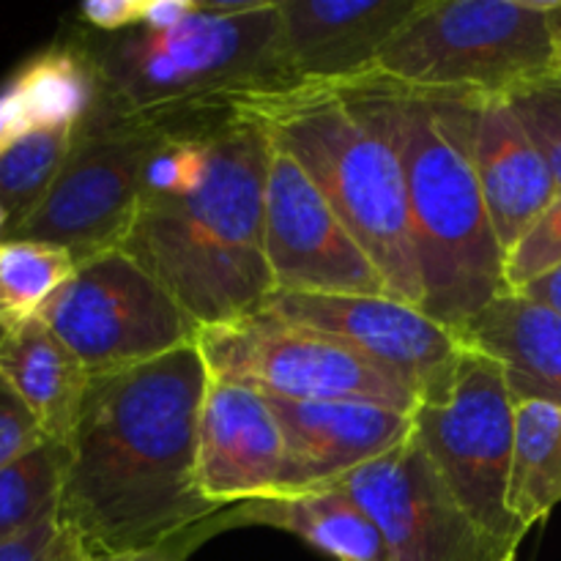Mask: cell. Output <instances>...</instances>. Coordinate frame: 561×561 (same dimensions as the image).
Instances as JSON below:
<instances>
[{"label":"cell","mask_w":561,"mask_h":561,"mask_svg":"<svg viewBox=\"0 0 561 561\" xmlns=\"http://www.w3.org/2000/svg\"><path fill=\"white\" fill-rule=\"evenodd\" d=\"M203 524L186 529L181 535L168 537L146 548H129V551H88V561H192V553L206 542Z\"/></svg>","instance_id":"28"},{"label":"cell","mask_w":561,"mask_h":561,"mask_svg":"<svg viewBox=\"0 0 561 561\" xmlns=\"http://www.w3.org/2000/svg\"><path fill=\"white\" fill-rule=\"evenodd\" d=\"M82 362L88 376L140 367L195 343L197 323L126 250L77 263V272L38 312Z\"/></svg>","instance_id":"9"},{"label":"cell","mask_w":561,"mask_h":561,"mask_svg":"<svg viewBox=\"0 0 561 561\" xmlns=\"http://www.w3.org/2000/svg\"><path fill=\"white\" fill-rule=\"evenodd\" d=\"M283 427L261 392L208 381L197 425V485L217 507L283 496Z\"/></svg>","instance_id":"14"},{"label":"cell","mask_w":561,"mask_h":561,"mask_svg":"<svg viewBox=\"0 0 561 561\" xmlns=\"http://www.w3.org/2000/svg\"><path fill=\"white\" fill-rule=\"evenodd\" d=\"M263 241L274 288L283 294L392 296L310 175L277 146L268 162Z\"/></svg>","instance_id":"13"},{"label":"cell","mask_w":561,"mask_h":561,"mask_svg":"<svg viewBox=\"0 0 561 561\" xmlns=\"http://www.w3.org/2000/svg\"><path fill=\"white\" fill-rule=\"evenodd\" d=\"M348 88L387 131L403 168L422 310L460 334L504 294L507 257L471 159V96L411 91L376 71Z\"/></svg>","instance_id":"2"},{"label":"cell","mask_w":561,"mask_h":561,"mask_svg":"<svg viewBox=\"0 0 561 561\" xmlns=\"http://www.w3.org/2000/svg\"><path fill=\"white\" fill-rule=\"evenodd\" d=\"M0 376L36 416L44 438L69 447L91 376L42 318L0 332Z\"/></svg>","instance_id":"20"},{"label":"cell","mask_w":561,"mask_h":561,"mask_svg":"<svg viewBox=\"0 0 561 561\" xmlns=\"http://www.w3.org/2000/svg\"><path fill=\"white\" fill-rule=\"evenodd\" d=\"M142 0H88L80 5V20L96 33H121L140 27Z\"/></svg>","instance_id":"29"},{"label":"cell","mask_w":561,"mask_h":561,"mask_svg":"<svg viewBox=\"0 0 561 561\" xmlns=\"http://www.w3.org/2000/svg\"><path fill=\"white\" fill-rule=\"evenodd\" d=\"M507 561H515V557H510V559H507Z\"/></svg>","instance_id":"37"},{"label":"cell","mask_w":561,"mask_h":561,"mask_svg":"<svg viewBox=\"0 0 561 561\" xmlns=\"http://www.w3.org/2000/svg\"><path fill=\"white\" fill-rule=\"evenodd\" d=\"M42 442L47 438H44L36 416L11 389V383L0 376V469L31 453Z\"/></svg>","instance_id":"27"},{"label":"cell","mask_w":561,"mask_h":561,"mask_svg":"<svg viewBox=\"0 0 561 561\" xmlns=\"http://www.w3.org/2000/svg\"><path fill=\"white\" fill-rule=\"evenodd\" d=\"M197 0H142L140 27L146 31H170L195 11Z\"/></svg>","instance_id":"32"},{"label":"cell","mask_w":561,"mask_h":561,"mask_svg":"<svg viewBox=\"0 0 561 561\" xmlns=\"http://www.w3.org/2000/svg\"><path fill=\"white\" fill-rule=\"evenodd\" d=\"M557 266H561V192L504 257V290L520 294Z\"/></svg>","instance_id":"26"},{"label":"cell","mask_w":561,"mask_h":561,"mask_svg":"<svg viewBox=\"0 0 561 561\" xmlns=\"http://www.w3.org/2000/svg\"><path fill=\"white\" fill-rule=\"evenodd\" d=\"M272 148L257 124L219 121L208 135L206 173L173 195L142 197L121 247L197 327L252 316L277 290L263 241Z\"/></svg>","instance_id":"3"},{"label":"cell","mask_w":561,"mask_h":561,"mask_svg":"<svg viewBox=\"0 0 561 561\" xmlns=\"http://www.w3.org/2000/svg\"><path fill=\"white\" fill-rule=\"evenodd\" d=\"M548 25H551L553 53H557V75H561V0H548Z\"/></svg>","instance_id":"35"},{"label":"cell","mask_w":561,"mask_h":561,"mask_svg":"<svg viewBox=\"0 0 561 561\" xmlns=\"http://www.w3.org/2000/svg\"><path fill=\"white\" fill-rule=\"evenodd\" d=\"M411 420L416 438L471 520L493 540L518 548L529 531L507 510L515 400L502 367L471 348L447 400L420 403Z\"/></svg>","instance_id":"10"},{"label":"cell","mask_w":561,"mask_h":561,"mask_svg":"<svg viewBox=\"0 0 561 561\" xmlns=\"http://www.w3.org/2000/svg\"><path fill=\"white\" fill-rule=\"evenodd\" d=\"M471 159L507 255L559 197L557 179L507 96H471Z\"/></svg>","instance_id":"17"},{"label":"cell","mask_w":561,"mask_h":561,"mask_svg":"<svg viewBox=\"0 0 561 561\" xmlns=\"http://www.w3.org/2000/svg\"><path fill=\"white\" fill-rule=\"evenodd\" d=\"M159 129L118 118L96 102L75 126L69 157L42 201L3 239L64 247L77 263L121 250L142 201V175Z\"/></svg>","instance_id":"8"},{"label":"cell","mask_w":561,"mask_h":561,"mask_svg":"<svg viewBox=\"0 0 561 561\" xmlns=\"http://www.w3.org/2000/svg\"><path fill=\"white\" fill-rule=\"evenodd\" d=\"M263 310L299 327L345 340L414 389L420 403H442L453 392L469 345L422 307L394 296H323L274 290Z\"/></svg>","instance_id":"12"},{"label":"cell","mask_w":561,"mask_h":561,"mask_svg":"<svg viewBox=\"0 0 561 561\" xmlns=\"http://www.w3.org/2000/svg\"><path fill=\"white\" fill-rule=\"evenodd\" d=\"M55 531H58V515H49L31 531L0 546V561H47Z\"/></svg>","instance_id":"30"},{"label":"cell","mask_w":561,"mask_h":561,"mask_svg":"<svg viewBox=\"0 0 561 561\" xmlns=\"http://www.w3.org/2000/svg\"><path fill=\"white\" fill-rule=\"evenodd\" d=\"M69 250L44 241H0V332L31 321L75 277Z\"/></svg>","instance_id":"22"},{"label":"cell","mask_w":561,"mask_h":561,"mask_svg":"<svg viewBox=\"0 0 561 561\" xmlns=\"http://www.w3.org/2000/svg\"><path fill=\"white\" fill-rule=\"evenodd\" d=\"M47 561H88V546L71 526L58 520V531H55V540L49 546Z\"/></svg>","instance_id":"33"},{"label":"cell","mask_w":561,"mask_h":561,"mask_svg":"<svg viewBox=\"0 0 561 561\" xmlns=\"http://www.w3.org/2000/svg\"><path fill=\"white\" fill-rule=\"evenodd\" d=\"M381 531L392 561H507L518 548L493 540L460 507L416 433L337 482Z\"/></svg>","instance_id":"11"},{"label":"cell","mask_w":561,"mask_h":561,"mask_svg":"<svg viewBox=\"0 0 561 561\" xmlns=\"http://www.w3.org/2000/svg\"><path fill=\"white\" fill-rule=\"evenodd\" d=\"M466 345L496 362L515 403L561 409V316L520 294H499L460 332Z\"/></svg>","instance_id":"18"},{"label":"cell","mask_w":561,"mask_h":561,"mask_svg":"<svg viewBox=\"0 0 561 561\" xmlns=\"http://www.w3.org/2000/svg\"><path fill=\"white\" fill-rule=\"evenodd\" d=\"M33 131L36 129H33L25 107L20 104L16 93L5 85L0 91V153H5L11 146H16L22 137L33 135Z\"/></svg>","instance_id":"31"},{"label":"cell","mask_w":561,"mask_h":561,"mask_svg":"<svg viewBox=\"0 0 561 561\" xmlns=\"http://www.w3.org/2000/svg\"><path fill=\"white\" fill-rule=\"evenodd\" d=\"M69 447L42 442L0 469V546L58 515Z\"/></svg>","instance_id":"23"},{"label":"cell","mask_w":561,"mask_h":561,"mask_svg":"<svg viewBox=\"0 0 561 561\" xmlns=\"http://www.w3.org/2000/svg\"><path fill=\"white\" fill-rule=\"evenodd\" d=\"M236 526H272L299 537L334 561H392L370 515L343 488L233 504L203 524L208 540Z\"/></svg>","instance_id":"19"},{"label":"cell","mask_w":561,"mask_h":561,"mask_svg":"<svg viewBox=\"0 0 561 561\" xmlns=\"http://www.w3.org/2000/svg\"><path fill=\"white\" fill-rule=\"evenodd\" d=\"M422 0H277L283 53L296 82L373 75L383 44Z\"/></svg>","instance_id":"16"},{"label":"cell","mask_w":561,"mask_h":561,"mask_svg":"<svg viewBox=\"0 0 561 561\" xmlns=\"http://www.w3.org/2000/svg\"><path fill=\"white\" fill-rule=\"evenodd\" d=\"M75 47L96 77L99 104L153 129L230 118L225 102L236 93L296 82L277 0L197 3L170 31H93Z\"/></svg>","instance_id":"4"},{"label":"cell","mask_w":561,"mask_h":561,"mask_svg":"<svg viewBox=\"0 0 561 561\" xmlns=\"http://www.w3.org/2000/svg\"><path fill=\"white\" fill-rule=\"evenodd\" d=\"M520 296H526V299L531 301H540V305L551 307L553 312L561 316V266L542 274V277L535 279L531 285H526V288L520 290Z\"/></svg>","instance_id":"34"},{"label":"cell","mask_w":561,"mask_h":561,"mask_svg":"<svg viewBox=\"0 0 561 561\" xmlns=\"http://www.w3.org/2000/svg\"><path fill=\"white\" fill-rule=\"evenodd\" d=\"M507 102L546 157L561 192V75L542 77L518 88L510 93Z\"/></svg>","instance_id":"25"},{"label":"cell","mask_w":561,"mask_h":561,"mask_svg":"<svg viewBox=\"0 0 561 561\" xmlns=\"http://www.w3.org/2000/svg\"><path fill=\"white\" fill-rule=\"evenodd\" d=\"M71 140L75 126L38 129L0 153V206L11 214V222L42 201L69 157Z\"/></svg>","instance_id":"24"},{"label":"cell","mask_w":561,"mask_h":561,"mask_svg":"<svg viewBox=\"0 0 561 561\" xmlns=\"http://www.w3.org/2000/svg\"><path fill=\"white\" fill-rule=\"evenodd\" d=\"M195 345L214 381L285 400H356L414 416V389L345 340L268 310L201 327Z\"/></svg>","instance_id":"7"},{"label":"cell","mask_w":561,"mask_h":561,"mask_svg":"<svg viewBox=\"0 0 561 561\" xmlns=\"http://www.w3.org/2000/svg\"><path fill=\"white\" fill-rule=\"evenodd\" d=\"M225 110L230 118L257 124L272 146L290 153L376 263L389 294L422 307L403 168L348 82H288L236 93Z\"/></svg>","instance_id":"5"},{"label":"cell","mask_w":561,"mask_h":561,"mask_svg":"<svg viewBox=\"0 0 561 561\" xmlns=\"http://www.w3.org/2000/svg\"><path fill=\"white\" fill-rule=\"evenodd\" d=\"M561 504V409L540 400L515 403V442L507 510L526 531Z\"/></svg>","instance_id":"21"},{"label":"cell","mask_w":561,"mask_h":561,"mask_svg":"<svg viewBox=\"0 0 561 561\" xmlns=\"http://www.w3.org/2000/svg\"><path fill=\"white\" fill-rule=\"evenodd\" d=\"M208 381L195 343L91 378L58 504L88 551L146 548L222 513L197 485Z\"/></svg>","instance_id":"1"},{"label":"cell","mask_w":561,"mask_h":561,"mask_svg":"<svg viewBox=\"0 0 561 561\" xmlns=\"http://www.w3.org/2000/svg\"><path fill=\"white\" fill-rule=\"evenodd\" d=\"M9 225H11V214L5 211L3 206H0V241H3V236H5V230H9Z\"/></svg>","instance_id":"36"},{"label":"cell","mask_w":561,"mask_h":561,"mask_svg":"<svg viewBox=\"0 0 561 561\" xmlns=\"http://www.w3.org/2000/svg\"><path fill=\"white\" fill-rule=\"evenodd\" d=\"M373 71L411 91L510 96L557 75L548 0H422Z\"/></svg>","instance_id":"6"},{"label":"cell","mask_w":561,"mask_h":561,"mask_svg":"<svg viewBox=\"0 0 561 561\" xmlns=\"http://www.w3.org/2000/svg\"><path fill=\"white\" fill-rule=\"evenodd\" d=\"M283 427V496L337 485L351 471L381 458L414 431V420L392 409L356 400L268 398Z\"/></svg>","instance_id":"15"}]
</instances>
